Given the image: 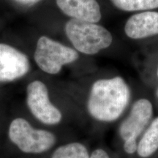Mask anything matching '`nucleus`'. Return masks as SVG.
<instances>
[{
	"label": "nucleus",
	"mask_w": 158,
	"mask_h": 158,
	"mask_svg": "<svg viewBox=\"0 0 158 158\" xmlns=\"http://www.w3.org/2000/svg\"><path fill=\"white\" fill-rule=\"evenodd\" d=\"M34 56L37 64L43 71L49 74H57L63 65L77 60L78 54L74 49L42 36L37 41Z\"/></svg>",
	"instance_id": "4"
},
{
	"label": "nucleus",
	"mask_w": 158,
	"mask_h": 158,
	"mask_svg": "<svg viewBox=\"0 0 158 158\" xmlns=\"http://www.w3.org/2000/svg\"><path fill=\"white\" fill-rule=\"evenodd\" d=\"M121 10L133 12L158 8V0H110Z\"/></svg>",
	"instance_id": "11"
},
{
	"label": "nucleus",
	"mask_w": 158,
	"mask_h": 158,
	"mask_svg": "<svg viewBox=\"0 0 158 158\" xmlns=\"http://www.w3.org/2000/svg\"><path fill=\"white\" fill-rule=\"evenodd\" d=\"M158 149V117L155 118L138 144L137 153L142 158H147Z\"/></svg>",
	"instance_id": "10"
},
{
	"label": "nucleus",
	"mask_w": 158,
	"mask_h": 158,
	"mask_svg": "<svg viewBox=\"0 0 158 158\" xmlns=\"http://www.w3.org/2000/svg\"><path fill=\"white\" fill-rule=\"evenodd\" d=\"M156 94H157V96L158 97V89H157V92H156Z\"/></svg>",
	"instance_id": "15"
},
{
	"label": "nucleus",
	"mask_w": 158,
	"mask_h": 158,
	"mask_svg": "<svg viewBox=\"0 0 158 158\" xmlns=\"http://www.w3.org/2000/svg\"><path fill=\"white\" fill-rule=\"evenodd\" d=\"M65 32L77 51L88 55L108 48L113 41L111 34L105 27L73 19L66 23Z\"/></svg>",
	"instance_id": "2"
},
{
	"label": "nucleus",
	"mask_w": 158,
	"mask_h": 158,
	"mask_svg": "<svg viewBox=\"0 0 158 158\" xmlns=\"http://www.w3.org/2000/svg\"><path fill=\"white\" fill-rule=\"evenodd\" d=\"M57 6L73 19L98 23L101 19L100 7L96 0H56Z\"/></svg>",
	"instance_id": "8"
},
{
	"label": "nucleus",
	"mask_w": 158,
	"mask_h": 158,
	"mask_svg": "<svg viewBox=\"0 0 158 158\" xmlns=\"http://www.w3.org/2000/svg\"><path fill=\"white\" fill-rule=\"evenodd\" d=\"M124 32L135 40L157 35L158 13L146 11L132 15L124 26Z\"/></svg>",
	"instance_id": "9"
},
{
	"label": "nucleus",
	"mask_w": 158,
	"mask_h": 158,
	"mask_svg": "<svg viewBox=\"0 0 158 158\" xmlns=\"http://www.w3.org/2000/svg\"><path fill=\"white\" fill-rule=\"evenodd\" d=\"M16 1L24 4H34L40 1V0H16Z\"/></svg>",
	"instance_id": "14"
},
{
	"label": "nucleus",
	"mask_w": 158,
	"mask_h": 158,
	"mask_svg": "<svg viewBox=\"0 0 158 158\" xmlns=\"http://www.w3.org/2000/svg\"><path fill=\"white\" fill-rule=\"evenodd\" d=\"M153 115L152 104L147 99H140L133 104L127 118L119 127V135L124 141L126 153L133 155L137 151V138L141 135Z\"/></svg>",
	"instance_id": "5"
},
{
	"label": "nucleus",
	"mask_w": 158,
	"mask_h": 158,
	"mask_svg": "<svg viewBox=\"0 0 158 158\" xmlns=\"http://www.w3.org/2000/svg\"><path fill=\"white\" fill-rule=\"evenodd\" d=\"M88 151L81 143H70L55 150L51 158H89Z\"/></svg>",
	"instance_id": "12"
},
{
	"label": "nucleus",
	"mask_w": 158,
	"mask_h": 158,
	"mask_svg": "<svg viewBox=\"0 0 158 158\" xmlns=\"http://www.w3.org/2000/svg\"><path fill=\"white\" fill-rule=\"evenodd\" d=\"M27 105L37 119L46 124H56L62 119V114L51 103L46 86L40 81H35L27 87Z\"/></svg>",
	"instance_id": "6"
},
{
	"label": "nucleus",
	"mask_w": 158,
	"mask_h": 158,
	"mask_svg": "<svg viewBox=\"0 0 158 158\" xmlns=\"http://www.w3.org/2000/svg\"><path fill=\"white\" fill-rule=\"evenodd\" d=\"M89 158H110L106 151L101 149L94 150Z\"/></svg>",
	"instance_id": "13"
},
{
	"label": "nucleus",
	"mask_w": 158,
	"mask_h": 158,
	"mask_svg": "<svg viewBox=\"0 0 158 158\" xmlns=\"http://www.w3.org/2000/svg\"><path fill=\"white\" fill-rule=\"evenodd\" d=\"M29 59L24 54L7 44L0 43V82L12 81L29 72Z\"/></svg>",
	"instance_id": "7"
},
{
	"label": "nucleus",
	"mask_w": 158,
	"mask_h": 158,
	"mask_svg": "<svg viewBox=\"0 0 158 158\" xmlns=\"http://www.w3.org/2000/svg\"><path fill=\"white\" fill-rule=\"evenodd\" d=\"M130 89L122 77L100 79L92 85L87 102L89 112L98 121L114 122L127 107Z\"/></svg>",
	"instance_id": "1"
},
{
	"label": "nucleus",
	"mask_w": 158,
	"mask_h": 158,
	"mask_svg": "<svg viewBox=\"0 0 158 158\" xmlns=\"http://www.w3.org/2000/svg\"><path fill=\"white\" fill-rule=\"evenodd\" d=\"M157 76H158V68H157Z\"/></svg>",
	"instance_id": "16"
},
{
	"label": "nucleus",
	"mask_w": 158,
	"mask_h": 158,
	"mask_svg": "<svg viewBox=\"0 0 158 158\" xmlns=\"http://www.w3.org/2000/svg\"><path fill=\"white\" fill-rule=\"evenodd\" d=\"M9 137L25 153H42L50 149L56 142L54 134L46 130L34 129L22 118H17L11 122Z\"/></svg>",
	"instance_id": "3"
}]
</instances>
